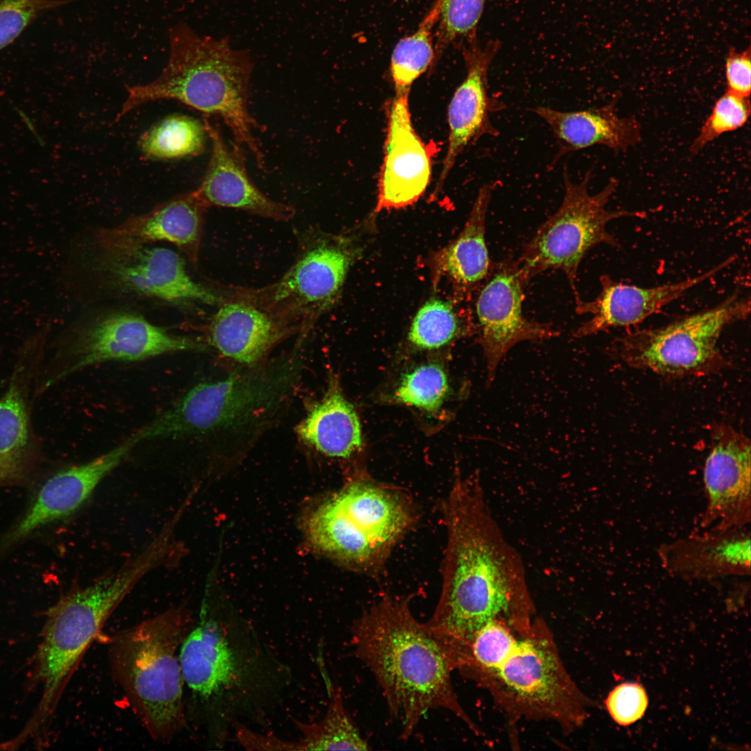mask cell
I'll list each match as a JSON object with an SVG mask.
<instances>
[{"label": "cell", "instance_id": "cell-20", "mask_svg": "<svg viewBox=\"0 0 751 751\" xmlns=\"http://www.w3.org/2000/svg\"><path fill=\"white\" fill-rule=\"evenodd\" d=\"M209 207L196 191L163 202L123 223L100 229L101 248L145 245L157 242L174 245L194 266L199 261L204 214Z\"/></svg>", "mask_w": 751, "mask_h": 751}, {"label": "cell", "instance_id": "cell-38", "mask_svg": "<svg viewBox=\"0 0 751 751\" xmlns=\"http://www.w3.org/2000/svg\"><path fill=\"white\" fill-rule=\"evenodd\" d=\"M647 705L644 689L635 684H624L616 687L606 700L607 709L619 724L629 725L639 719Z\"/></svg>", "mask_w": 751, "mask_h": 751}, {"label": "cell", "instance_id": "cell-9", "mask_svg": "<svg viewBox=\"0 0 751 751\" xmlns=\"http://www.w3.org/2000/svg\"><path fill=\"white\" fill-rule=\"evenodd\" d=\"M355 255L348 238L310 228L300 235L295 260L279 280L261 287H227L223 295L250 302L297 328V344H302L338 300Z\"/></svg>", "mask_w": 751, "mask_h": 751}, {"label": "cell", "instance_id": "cell-35", "mask_svg": "<svg viewBox=\"0 0 751 751\" xmlns=\"http://www.w3.org/2000/svg\"><path fill=\"white\" fill-rule=\"evenodd\" d=\"M485 0H442L437 22L435 56L456 41L469 44L476 33Z\"/></svg>", "mask_w": 751, "mask_h": 751}, {"label": "cell", "instance_id": "cell-25", "mask_svg": "<svg viewBox=\"0 0 751 751\" xmlns=\"http://www.w3.org/2000/svg\"><path fill=\"white\" fill-rule=\"evenodd\" d=\"M617 98L596 108L559 111L549 106L529 110L549 127L557 144L554 164L562 156L594 145H604L614 152L627 150L640 140V128L633 117L622 118L615 110Z\"/></svg>", "mask_w": 751, "mask_h": 751}, {"label": "cell", "instance_id": "cell-2", "mask_svg": "<svg viewBox=\"0 0 751 751\" xmlns=\"http://www.w3.org/2000/svg\"><path fill=\"white\" fill-rule=\"evenodd\" d=\"M351 633L355 656L374 675L391 716L402 721V739L412 734L426 711L439 708L478 734L454 691L447 654L414 617L406 599L383 597L356 619Z\"/></svg>", "mask_w": 751, "mask_h": 751}, {"label": "cell", "instance_id": "cell-3", "mask_svg": "<svg viewBox=\"0 0 751 751\" xmlns=\"http://www.w3.org/2000/svg\"><path fill=\"white\" fill-rule=\"evenodd\" d=\"M168 42L169 56L161 74L150 83L127 87L116 120L150 102L176 100L220 118L235 145L248 149L263 168L254 135L259 125L248 105L253 70L250 53L232 48L227 38L200 35L185 22L169 29Z\"/></svg>", "mask_w": 751, "mask_h": 751}, {"label": "cell", "instance_id": "cell-37", "mask_svg": "<svg viewBox=\"0 0 751 751\" xmlns=\"http://www.w3.org/2000/svg\"><path fill=\"white\" fill-rule=\"evenodd\" d=\"M70 0H0V50L12 44L33 22Z\"/></svg>", "mask_w": 751, "mask_h": 751}, {"label": "cell", "instance_id": "cell-27", "mask_svg": "<svg viewBox=\"0 0 751 751\" xmlns=\"http://www.w3.org/2000/svg\"><path fill=\"white\" fill-rule=\"evenodd\" d=\"M296 433L306 445L332 458H349L362 445L356 411L334 379L323 398L296 426Z\"/></svg>", "mask_w": 751, "mask_h": 751}, {"label": "cell", "instance_id": "cell-1", "mask_svg": "<svg viewBox=\"0 0 751 751\" xmlns=\"http://www.w3.org/2000/svg\"><path fill=\"white\" fill-rule=\"evenodd\" d=\"M443 515L442 587L428 629L450 659L494 620L526 634L536 617L524 563L494 517L478 475L456 476Z\"/></svg>", "mask_w": 751, "mask_h": 751}, {"label": "cell", "instance_id": "cell-26", "mask_svg": "<svg viewBox=\"0 0 751 751\" xmlns=\"http://www.w3.org/2000/svg\"><path fill=\"white\" fill-rule=\"evenodd\" d=\"M179 661L184 684L204 697L239 681L237 662L222 628L207 615L204 606L199 622L191 628L181 645Z\"/></svg>", "mask_w": 751, "mask_h": 751}, {"label": "cell", "instance_id": "cell-15", "mask_svg": "<svg viewBox=\"0 0 751 751\" xmlns=\"http://www.w3.org/2000/svg\"><path fill=\"white\" fill-rule=\"evenodd\" d=\"M524 284L517 261H503L492 268L477 298L479 343L486 360L489 387L499 364L515 345L559 334L551 324L532 321L524 315Z\"/></svg>", "mask_w": 751, "mask_h": 751}, {"label": "cell", "instance_id": "cell-36", "mask_svg": "<svg viewBox=\"0 0 751 751\" xmlns=\"http://www.w3.org/2000/svg\"><path fill=\"white\" fill-rule=\"evenodd\" d=\"M750 113V98L726 91L715 103L710 115L693 141L690 152L697 154L722 134L742 127Z\"/></svg>", "mask_w": 751, "mask_h": 751}, {"label": "cell", "instance_id": "cell-29", "mask_svg": "<svg viewBox=\"0 0 751 751\" xmlns=\"http://www.w3.org/2000/svg\"><path fill=\"white\" fill-rule=\"evenodd\" d=\"M329 697L327 711L321 720L314 723L293 722L302 734L295 742V750H366L369 745L362 736L346 710L341 694L330 681L321 666Z\"/></svg>", "mask_w": 751, "mask_h": 751}, {"label": "cell", "instance_id": "cell-19", "mask_svg": "<svg viewBox=\"0 0 751 751\" xmlns=\"http://www.w3.org/2000/svg\"><path fill=\"white\" fill-rule=\"evenodd\" d=\"M499 41L484 46L476 41L465 48L466 76L456 88L448 108V146L437 184L439 191L458 157L470 145L485 135L497 136L490 120L492 113L503 106L490 96L488 70L499 49Z\"/></svg>", "mask_w": 751, "mask_h": 751}, {"label": "cell", "instance_id": "cell-11", "mask_svg": "<svg viewBox=\"0 0 751 751\" xmlns=\"http://www.w3.org/2000/svg\"><path fill=\"white\" fill-rule=\"evenodd\" d=\"M40 373L38 394L87 367L106 362H136L179 353L207 351L200 339L171 333L139 314L116 311L103 314L53 344Z\"/></svg>", "mask_w": 751, "mask_h": 751}, {"label": "cell", "instance_id": "cell-31", "mask_svg": "<svg viewBox=\"0 0 751 751\" xmlns=\"http://www.w3.org/2000/svg\"><path fill=\"white\" fill-rule=\"evenodd\" d=\"M442 3V0H436L417 29L396 45L390 62L395 94H410L413 83L433 63V31Z\"/></svg>", "mask_w": 751, "mask_h": 751}, {"label": "cell", "instance_id": "cell-28", "mask_svg": "<svg viewBox=\"0 0 751 751\" xmlns=\"http://www.w3.org/2000/svg\"><path fill=\"white\" fill-rule=\"evenodd\" d=\"M496 185V181L485 183L478 189L462 232L437 257L439 273L451 278L461 291L472 289L493 268L485 241V221Z\"/></svg>", "mask_w": 751, "mask_h": 751}, {"label": "cell", "instance_id": "cell-4", "mask_svg": "<svg viewBox=\"0 0 751 751\" xmlns=\"http://www.w3.org/2000/svg\"><path fill=\"white\" fill-rule=\"evenodd\" d=\"M302 357L287 355L200 383L133 434L139 443L175 437L218 439L223 447L250 445L279 416L299 380Z\"/></svg>", "mask_w": 751, "mask_h": 751}, {"label": "cell", "instance_id": "cell-40", "mask_svg": "<svg viewBox=\"0 0 751 751\" xmlns=\"http://www.w3.org/2000/svg\"><path fill=\"white\" fill-rule=\"evenodd\" d=\"M236 735L240 743L248 749L292 750V742L283 741L273 736L259 735L240 725Z\"/></svg>", "mask_w": 751, "mask_h": 751}, {"label": "cell", "instance_id": "cell-24", "mask_svg": "<svg viewBox=\"0 0 751 751\" xmlns=\"http://www.w3.org/2000/svg\"><path fill=\"white\" fill-rule=\"evenodd\" d=\"M662 567L683 579H715L750 573V535L745 528L706 530L661 545Z\"/></svg>", "mask_w": 751, "mask_h": 751}, {"label": "cell", "instance_id": "cell-6", "mask_svg": "<svg viewBox=\"0 0 751 751\" xmlns=\"http://www.w3.org/2000/svg\"><path fill=\"white\" fill-rule=\"evenodd\" d=\"M413 520L412 506L405 496L366 478H356L309 512L303 528L314 550L366 572L384 562Z\"/></svg>", "mask_w": 751, "mask_h": 751}, {"label": "cell", "instance_id": "cell-18", "mask_svg": "<svg viewBox=\"0 0 751 751\" xmlns=\"http://www.w3.org/2000/svg\"><path fill=\"white\" fill-rule=\"evenodd\" d=\"M430 178L431 154L413 126L409 94H395L388 111L375 213L415 203L426 191Z\"/></svg>", "mask_w": 751, "mask_h": 751}, {"label": "cell", "instance_id": "cell-30", "mask_svg": "<svg viewBox=\"0 0 751 751\" xmlns=\"http://www.w3.org/2000/svg\"><path fill=\"white\" fill-rule=\"evenodd\" d=\"M207 135L205 124L199 120L172 114L147 131L140 137L139 147L151 159H179L200 154Z\"/></svg>", "mask_w": 751, "mask_h": 751}, {"label": "cell", "instance_id": "cell-22", "mask_svg": "<svg viewBox=\"0 0 751 751\" xmlns=\"http://www.w3.org/2000/svg\"><path fill=\"white\" fill-rule=\"evenodd\" d=\"M204 124L211 142V154L195 191L206 205L239 209L276 221L293 218L296 213L293 207L270 199L252 181L243 147L235 144L229 146L218 128L206 120Z\"/></svg>", "mask_w": 751, "mask_h": 751}, {"label": "cell", "instance_id": "cell-39", "mask_svg": "<svg viewBox=\"0 0 751 751\" xmlns=\"http://www.w3.org/2000/svg\"><path fill=\"white\" fill-rule=\"evenodd\" d=\"M727 91L750 98L751 88V61L749 51L732 52L725 63Z\"/></svg>", "mask_w": 751, "mask_h": 751}, {"label": "cell", "instance_id": "cell-14", "mask_svg": "<svg viewBox=\"0 0 751 751\" xmlns=\"http://www.w3.org/2000/svg\"><path fill=\"white\" fill-rule=\"evenodd\" d=\"M102 250L98 268L123 291L175 304L218 306L224 300L195 282L182 257L171 249L145 245Z\"/></svg>", "mask_w": 751, "mask_h": 751}, {"label": "cell", "instance_id": "cell-32", "mask_svg": "<svg viewBox=\"0 0 751 751\" xmlns=\"http://www.w3.org/2000/svg\"><path fill=\"white\" fill-rule=\"evenodd\" d=\"M519 636L504 622L492 620L474 636L453 661V668L470 678L477 672L500 667L512 654Z\"/></svg>", "mask_w": 751, "mask_h": 751}, {"label": "cell", "instance_id": "cell-23", "mask_svg": "<svg viewBox=\"0 0 751 751\" xmlns=\"http://www.w3.org/2000/svg\"><path fill=\"white\" fill-rule=\"evenodd\" d=\"M207 325L208 345L243 366L264 362L273 348L297 328L277 320L247 301L224 297Z\"/></svg>", "mask_w": 751, "mask_h": 751}, {"label": "cell", "instance_id": "cell-5", "mask_svg": "<svg viewBox=\"0 0 751 751\" xmlns=\"http://www.w3.org/2000/svg\"><path fill=\"white\" fill-rule=\"evenodd\" d=\"M191 624L184 606L172 607L118 631L109 641L112 674L158 741L172 739L185 723L179 649Z\"/></svg>", "mask_w": 751, "mask_h": 751}, {"label": "cell", "instance_id": "cell-21", "mask_svg": "<svg viewBox=\"0 0 751 751\" xmlns=\"http://www.w3.org/2000/svg\"><path fill=\"white\" fill-rule=\"evenodd\" d=\"M736 259L732 256L716 266L696 277L654 287L644 288L616 282L607 275L600 277L601 290L592 301L575 300L579 314H590L573 336L581 338L610 328L629 327L656 314L680 298L690 289L715 275Z\"/></svg>", "mask_w": 751, "mask_h": 751}, {"label": "cell", "instance_id": "cell-8", "mask_svg": "<svg viewBox=\"0 0 751 751\" xmlns=\"http://www.w3.org/2000/svg\"><path fill=\"white\" fill-rule=\"evenodd\" d=\"M471 678L485 686L511 718L550 720L567 732L587 717L589 701L567 672L544 622L535 617L498 668Z\"/></svg>", "mask_w": 751, "mask_h": 751}, {"label": "cell", "instance_id": "cell-13", "mask_svg": "<svg viewBox=\"0 0 751 751\" xmlns=\"http://www.w3.org/2000/svg\"><path fill=\"white\" fill-rule=\"evenodd\" d=\"M48 331L44 326L24 341L0 396V485L27 478L45 460L33 414Z\"/></svg>", "mask_w": 751, "mask_h": 751}, {"label": "cell", "instance_id": "cell-33", "mask_svg": "<svg viewBox=\"0 0 751 751\" xmlns=\"http://www.w3.org/2000/svg\"><path fill=\"white\" fill-rule=\"evenodd\" d=\"M446 374L434 363L421 365L405 374L394 394V400L428 412H437L449 391Z\"/></svg>", "mask_w": 751, "mask_h": 751}, {"label": "cell", "instance_id": "cell-10", "mask_svg": "<svg viewBox=\"0 0 751 751\" xmlns=\"http://www.w3.org/2000/svg\"><path fill=\"white\" fill-rule=\"evenodd\" d=\"M591 175L590 169L582 180L573 182L565 166L561 204L539 227L517 261L525 284L543 271L560 270L565 273L575 300L580 298L575 284L582 259L599 244L619 245L606 229L608 223L622 217L644 216L639 211L608 209L606 204L616 191L617 181L611 178L601 191L591 195L588 189Z\"/></svg>", "mask_w": 751, "mask_h": 751}, {"label": "cell", "instance_id": "cell-17", "mask_svg": "<svg viewBox=\"0 0 751 751\" xmlns=\"http://www.w3.org/2000/svg\"><path fill=\"white\" fill-rule=\"evenodd\" d=\"M138 444L131 435L95 458L49 476L23 516L0 537V556L35 530L76 511Z\"/></svg>", "mask_w": 751, "mask_h": 751}, {"label": "cell", "instance_id": "cell-34", "mask_svg": "<svg viewBox=\"0 0 751 751\" xmlns=\"http://www.w3.org/2000/svg\"><path fill=\"white\" fill-rule=\"evenodd\" d=\"M459 332V320L451 304L433 299L417 312L408 333V339L419 348L435 349L449 343Z\"/></svg>", "mask_w": 751, "mask_h": 751}, {"label": "cell", "instance_id": "cell-16", "mask_svg": "<svg viewBox=\"0 0 751 751\" xmlns=\"http://www.w3.org/2000/svg\"><path fill=\"white\" fill-rule=\"evenodd\" d=\"M750 441L726 425H716L704 468L707 503L702 528H745L751 517Z\"/></svg>", "mask_w": 751, "mask_h": 751}, {"label": "cell", "instance_id": "cell-7", "mask_svg": "<svg viewBox=\"0 0 751 751\" xmlns=\"http://www.w3.org/2000/svg\"><path fill=\"white\" fill-rule=\"evenodd\" d=\"M156 565L155 557L143 550L116 572L71 590L49 608L37 656V675L44 684L40 708L45 716L54 708L110 615Z\"/></svg>", "mask_w": 751, "mask_h": 751}, {"label": "cell", "instance_id": "cell-12", "mask_svg": "<svg viewBox=\"0 0 751 751\" xmlns=\"http://www.w3.org/2000/svg\"><path fill=\"white\" fill-rule=\"evenodd\" d=\"M749 298L734 293L718 305L655 329L629 331L613 350L629 366L668 376L717 372L727 362L717 347L728 325L745 319Z\"/></svg>", "mask_w": 751, "mask_h": 751}]
</instances>
